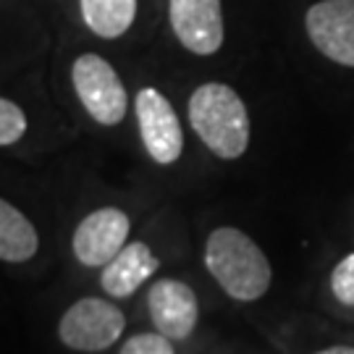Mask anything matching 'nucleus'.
<instances>
[{"label": "nucleus", "mask_w": 354, "mask_h": 354, "mask_svg": "<svg viewBox=\"0 0 354 354\" xmlns=\"http://www.w3.org/2000/svg\"><path fill=\"white\" fill-rule=\"evenodd\" d=\"M205 266L221 289L239 302L260 299L273 279L266 252L241 228L234 226L215 228L207 236Z\"/></svg>", "instance_id": "1"}, {"label": "nucleus", "mask_w": 354, "mask_h": 354, "mask_svg": "<svg viewBox=\"0 0 354 354\" xmlns=\"http://www.w3.org/2000/svg\"><path fill=\"white\" fill-rule=\"evenodd\" d=\"M189 124L207 150L236 160L250 147V115L241 97L221 82H207L189 97Z\"/></svg>", "instance_id": "2"}, {"label": "nucleus", "mask_w": 354, "mask_h": 354, "mask_svg": "<svg viewBox=\"0 0 354 354\" xmlns=\"http://www.w3.org/2000/svg\"><path fill=\"white\" fill-rule=\"evenodd\" d=\"M71 82L79 100L97 124L115 127L124 121L129 108L127 87L115 68L95 53L79 55L71 66Z\"/></svg>", "instance_id": "3"}, {"label": "nucleus", "mask_w": 354, "mask_h": 354, "mask_svg": "<svg viewBox=\"0 0 354 354\" xmlns=\"http://www.w3.org/2000/svg\"><path fill=\"white\" fill-rule=\"evenodd\" d=\"M124 326V313L115 304L97 297H84L64 313L58 323V336L68 349L76 352H102L121 339Z\"/></svg>", "instance_id": "4"}, {"label": "nucleus", "mask_w": 354, "mask_h": 354, "mask_svg": "<svg viewBox=\"0 0 354 354\" xmlns=\"http://www.w3.org/2000/svg\"><path fill=\"white\" fill-rule=\"evenodd\" d=\"M137 124L145 142V150L160 165H171L178 160L184 150V131L176 118L174 105L163 92L145 87L137 95Z\"/></svg>", "instance_id": "5"}, {"label": "nucleus", "mask_w": 354, "mask_h": 354, "mask_svg": "<svg viewBox=\"0 0 354 354\" xmlns=\"http://www.w3.org/2000/svg\"><path fill=\"white\" fill-rule=\"evenodd\" d=\"M131 221L118 207H100L89 213L74 231L76 260L87 268H105L115 254L127 247Z\"/></svg>", "instance_id": "6"}, {"label": "nucleus", "mask_w": 354, "mask_h": 354, "mask_svg": "<svg viewBox=\"0 0 354 354\" xmlns=\"http://www.w3.org/2000/svg\"><path fill=\"white\" fill-rule=\"evenodd\" d=\"M304 24L326 58L354 68V0H320L307 11Z\"/></svg>", "instance_id": "7"}, {"label": "nucleus", "mask_w": 354, "mask_h": 354, "mask_svg": "<svg viewBox=\"0 0 354 354\" xmlns=\"http://www.w3.org/2000/svg\"><path fill=\"white\" fill-rule=\"evenodd\" d=\"M171 26L178 42L189 53L213 55L223 45L221 0H171Z\"/></svg>", "instance_id": "8"}, {"label": "nucleus", "mask_w": 354, "mask_h": 354, "mask_svg": "<svg viewBox=\"0 0 354 354\" xmlns=\"http://www.w3.org/2000/svg\"><path fill=\"white\" fill-rule=\"evenodd\" d=\"M147 307H150L152 326L171 342L187 339L200 317V304L192 286L176 279H160L158 283H152Z\"/></svg>", "instance_id": "9"}, {"label": "nucleus", "mask_w": 354, "mask_h": 354, "mask_svg": "<svg viewBox=\"0 0 354 354\" xmlns=\"http://www.w3.org/2000/svg\"><path fill=\"white\" fill-rule=\"evenodd\" d=\"M158 257L145 241H131L102 268L100 283L108 297H131L158 270Z\"/></svg>", "instance_id": "10"}, {"label": "nucleus", "mask_w": 354, "mask_h": 354, "mask_svg": "<svg viewBox=\"0 0 354 354\" xmlns=\"http://www.w3.org/2000/svg\"><path fill=\"white\" fill-rule=\"evenodd\" d=\"M39 250L37 228L19 207L0 203V257L3 263H26Z\"/></svg>", "instance_id": "11"}, {"label": "nucleus", "mask_w": 354, "mask_h": 354, "mask_svg": "<svg viewBox=\"0 0 354 354\" xmlns=\"http://www.w3.org/2000/svg\"><path fill=\"white\" fill-rule=\"evenodd\" d=\"M84 24L105 39H115L134 24L137 0H79Z\"/></svg>", "instance_id": "12"}, {"label": "nucleus", "mask_w": 354, "mask_h": 354, "mask_svg": "<svg viewBox=\"0 0 354 354\" xmlns=\"http://www.w3.org/2000/svg\"><path fill=\"white\" fill-rule=\"evenodd\" d=\"M26 131V115L24 111L13 100L3 97L0 100V145L8 147L24 137Z\"/></svg>", "instance_id": "13"}, {"label": "nucleus", "mask_w": 354, "mask_h": 354, "mask_svg": "<svg viewBox=\"0 0 354 354\" xmlns=\"http://www.w3.org/2000/svg\"><path fill=\"white\" fill-rule=\"evenodd\" d=\"M330 291L342 304L354 307V252L346 254L330 273Z\"/></svg>", "instance_id": "14"}, {"label": "nucleus", "mask_w": 354, "mask_h": 354, "mask_svg": "<svg viewBox=\"0 0 354 354\" xmlns=\"http://www.w3.org/2000/svg\"><path fill=\"white\" fill-rule=\"evenodd\" d=\"M118 354H174V346L163 333H140V336H131Z\"/></svg>", "instance_id": "15"}, {"label": "nucleus", "mask_w": 354, "mask_h": 354, "mask_svg": "<svg viewBox=\"0 0 354 354\" xmlns=\"http://www.w3.org/2000/svg\"><path fill=\"white\" fill-rule=\"evenodd\" d=\"M313 354H354V346H330V349H320Z\"/></svg>", "instance_id": "16"}]
</instances>
